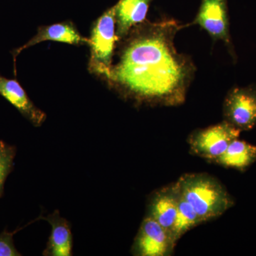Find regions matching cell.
I'll return each mask as SVG.
<instances>
[{
  "label": "cell",
  "instance_id": "obj_16",
  "mask_svg": "<svg viewBox=\"0 0 256 256\" xmlns=\"http://www.w3.org/2000/svg\"><path fill=\"white\" fill-rule=\"evenodd\" d=\"M14 233L4 230L0 234V256H20L13 240Z\"/></svg>",
  "mask_w": 256,
  "mask_h": 256
},
{
  "label": "cell",
  "instance_id": "obj_13",
  "mask_svg": "<svg viewBox=\"0 0 256 256\" xmlns=\"http://www.w3.org/2000/svg\"><path fill=\"white\" fill-rule=\"evenodd\" d=\"M256 161V146L238 138L234 140L222 154L210 163L244 172Z\"/></svg>",
  "mask_w": 256,
  "mask_h": 256
},
{
  "label": "cell",
  "instance_id": "obj_12",
  "mask_svg": "<svg viewBox=\"0 0 256 256\" xmlns=\"http://www.w3.org/2000/svg\"><path fill=\"white\" fill-rule=\"evenodd\" d=\"M152 0H119L114 5L116 36L120 42L130 30L146 20L150 4Z\"/></svg>",
  "mask_w": 256,
  "mask_h": 256
},
{
  "label": "cell",
  "instance_id": "obj_6",
  "mask_svg": "<svg viewBox=\"0 0 256 256\" xmlns=\"http://www.w3.org/2000/svg\"><path fill=\"white\" fill-rule=\"evenodd\" d=\"M176 246L169 232L146 216L133 242L131 254L136 256H170Z\"/></svg>",
  "mask_w": 256,
  "mask_h": 256
},
{
  "label": "cell",
  "instance_id": "obj_1",
  "mask_svg": "<svg viewBox=\"0 0 256 256\" xmlns=\"http://www.w3.org/2000/svg\"><path fill=\"white\" fill-rule=\"evenodd\" d=\"M182 28L174 20H146L133 26L121 40L118 60L105 78L109 85L136 104L182 105L196 68L174 46Z\"/></svg>",
  "mask_w": 256,
  "mask_h": 256
},
{
  "label": "cell",
  "instance_id": "obj_4",
  "mask_svg": "<svg viewBox=\"0 0 256 256\" xmlns=\"http://www.w3.org/2000/svg\"><path fill=\"white\" fill-rule=\"evenodd\" d=\"M240 131L226 121L195 130L188 136L190 151L212 162L225 152L234 140L239 138Z\"/></svg>",
  "mask_w": 256,
  "mask_h": 256
},
{
  "label": "cell",
  "instance_id": "obj_10",
  "mask_svg": "<svg viewBox=\"0 0 256 256\" xmlns=\"http://www.w3.org/2000/svg\"><path fill=\"white\" fill-rule=\"evenodd\" d=\"M46 41L62 42L74 45L86 44L89 46L90 44V40L82 36L73 23L65 22L54 24L48 26H40L36 35L32 37L28 43L13 52L14 60H16V56L22 50Z\"/></svg>",
  "mask_w": 256,
  "mask_h": 256
},
{
  "label": "cell",
  "instance_id": "obj_9",
  "mask_svg": "<svg viewBox=\"0 0 256 256\" xmlns=\"http://www.w3.org/2000/svg\"><path fill=\"white\" fill-rule=\"evenodd\" d=\"M0 95L35 127H40L46 120L45 112L33 104L23 88L15 79H8L0 75Z\"/></svg>",
  "mask_w": 256,
  "mask_h": 256
},
{
  "label": "cell",
  "instance_id": "obj_14",
  "mask_svg": "<svg viewBox=\"0 0 256 256\" xmlns=\"http://www.w3.org/2000/svg\"><path fill=\"white\" fill-rule=\"evenodd\" d=\"M178 194H180V196H178V214H176L174 226L172 230V238L176 245L178 240L186 232L194 228L196 226L204 223L200 218V216L197 214L196 212L192 208L191 205L183 198L180 191Z\"/></svg>",
  "mask_w": 256,
  "mask_h": 256
},
{
  "label": "cell",
  "instance_id": "obj_8",
  "mask_svg": "<svg viewBox=\"0 0 256 256\" xmlns=\"http://www.w3.org/2000/svg\"><path fill=\"white\" fill-rule=\"evenodd\" d=\"M178 190L176 183L153 192L148 200L146 216L156 220L171 234L178 214Z\"/></svg>",
  "mask_w": 256,
  "mask_h": 256
},
{
  "label": "cell",
  "instance_id": "obj_11",
  "mask_svg": "<svg viewBox=\"0 0 256 256\" xmlns=\"http://www.w3.org/2000/svg\"><path fill=\"white\" fill-rule=\"evenodd\" d=\"M42 220H46L52 226V232L46 248L45 256H70L73 248V236L68 220L60 216L58 210H54Z\"/></svg>",
  "mask_w": 256,
  "mask_h": 256
},
{
  "label": "cell",
  "instance_id": "obj_7",
  "mask_svg": "<svg viewBox=\"0 0 256 256\" xmlns=\"http://www.w3.org/2000/svg\"><path fill=\"white\" fill-rule=\"evenodd\" d=\"M205 30L214 41H222L232 50L226 0H202L193 22Z\"/></svg>",
  "mask_w": 256,
  "mask_h": 256
},
{
  "label": "cell",
  "instance_id": "obj_3",
  "mask_svg": "<svg viewBox=\"0 0 256 256\" xmlns=\"http://www.w3.org/2000/svg\"><path fill=\"white\" fill-rule=\"evenodd\" d=\"M116 36L114 6L106 11L94 24L90 38V56L89 70L104 78L112 66Z\"/></svg>",
  "mask_w": 256,
  "mask_h": 256
},
{
  "label": "cell",
  "instance_id": "obj_2",
  "mask_svg": "<svg viewBox=\"0 0 256 256\" xmlns=\"http://www.w3.org/2000/svg\"><path fill=\"white\" fill-rule=\"evenodd\" d=\"M175 183L182 196L204 222L218 218L235 204L225 186L206 173L184 174Z\"/></svg>",
  "mask_w": 256,
  "mask_h": 256
},
{
  "label": "cell",
  "instance_id": "obj_15",
  "mask_svg": "<svg viewBox=\"0 0 256 256\" xmlns=\"http://www.w3.org/2000/svg\"><path fill=\"white\" fill-rule=\"evenodd\" d=\"M15 156L14 146L0 141V196L2 194L5 180L12 170Z\"/></svg>",
  "mask_w": 256,
  "mask_h": 256
},
{
  "label": "cell",
  "instance_id": "obj_5",
  "mask_svg": "<svg viewBox=\"0 0 256 256\" xmlns=\"http://www.w3.org/2000/svg\"><path fill=\"white\" fill-rule=\"evenodd\" d=\"M224 120L240 132L248 131L256 124V84L234 88L223 104Z\"/></svg>",
  "mask_w": 256,
  "mask_h": 256
}]
</instances>
